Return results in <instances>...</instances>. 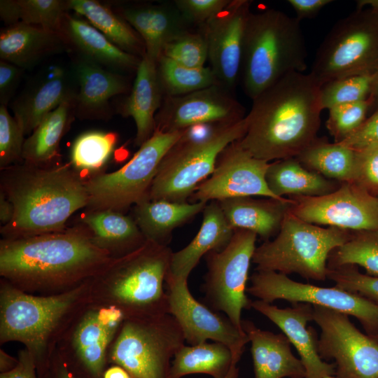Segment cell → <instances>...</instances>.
Returning <instances> with one entry per match:
<instances>
[{"label": "cell", "instance_id": "cell-57", "mask_svg": "<svg viewBox=\"0 0 378 378\" xmlns=\"http://www.w3.org/2000/svg\"><path fill=\"white\" fill-rule=\"evenodd\" d=\"M102 378H132V376L122 367L111 365L103 374Z\"/></svg>", "mask_w": 378, "mask_h": 378}, {"label": "cell", "instance_id": "cell-41", "mask_svg": "<svg viewBox=\"0 0 378 378\" xmlns=\"http://www.w3.org/2000/svg\"><path fill=\"white\" fill-rule=\"evenodd\" d=\"M374 75L346 77L323 85L320 89L322 110L368 99L371 94Z\"/></svg>", "mask_w": 378, "mask_h": 378}, {"label": "cell", "instance_id": "cell-45", "mask_svg": "<svg viewBox=\"0 0 378 378\" xmlns=\"http://www.w3.org/2000/svg\"><path fill=\"white\" fill-rule=\"evenodd\" d=\"M24 132L17 120L0 104V169L23 162Z\"/></svg>", "mask_w": 378, "mask_h": 378}, {"label": "cell", "instance_id": "cell-35", "mask_svg": "<svg viewBox=\"0 0 378 378\" xmlns=\"http://www.w3.org/2000/svg\"><path fill=\"white\" fill-rule=\"evenodd\" d=\"M67 5L122 50L141 58L144 56L145 46L140 36L106 6L94 0H69Z\"/></svg>", "mask_w": 378, "mask_h": 378}, {"label": "cell", "instance_id": "cell-10", "mask_svg": "<svg viewBox=\"0 0 378 378\" xmlns=\"http://www.w3.org/2000/svg\"><path fill=\"white\" fill-rule=\"evenodd\" d=\"M378 71V15L356 10L338 20L319 46L309 74L321 87Z\"/></svg>", "mask_w": 378, "mask_h": 378}, {"label": "cell", "instance_id": "cell-58", "mask_svg": "<svg viewBox=\"0 0 378 378\" xmlns=\"http://www.w3.org/2000/svg\"><path fill=\"white\" fill-rule=\"evenodd\" d=\"M370 109L372 113L378 109V71L374 74L372 88L370 97Z\"/></svg>", "mask_w": 378, "mask_h": 378}, {"label": "cell", "instance_id": "cell-27", "mask_svg": "<svg viewBox=\"0 0 378 378\" xmlns=\"http://www.w3.org/2000/svg\"><path fill=\"white\" fill-rule=\"evenodd\" d=\"M233 229L251 231L265 241L276 236L290 210L293 200L239 197L218 201Z\"/></svg>", "mask_w": 378, "mask_h": 378}, {"label": "cell", "instance_id": "cell-54", "mask_svg": "<svg viewBox=\"0 0 378 378\" xmlns=\"http://www.w3.org/2000/svg\"><path fill=\"white\" fill-rule=\"evenodd\" d=\"M0 16L8 26L20 22L18 0H1Z\"/></svg>", "mask_w": 378, "mask_h": 378}, {"label": "cell", "instance_id": "cell-44", "mask_svg": "<svg viewBox=\"0 0 378 378\" xmlns=\"http://www.w3.org/2000/svg\"><path fill=\"white\" fill-rule=\"evenodd\" d=\"M370 109L369 99L329 109L326 127L335 142H341L354 133L367 118Z\"/></svg>", "mask_w": 378, "mask_h": 378}, {"label": "cell", "instance_id": "cell-40", "mask_svg": "<svg viewBox=\"0 0 378 378\" xmlns=\"http://www.w3.org/2000/svg\"><path fill=\"white\" fill-rule=\"evenodd\" d=\"M346 265L360 266L367 274L378 276V230L352 232L344 244L330 253L328 267Z\"/></svg>", "mask_w": 378, "mask_h": 378}, {"label": "cell", "instance_id": "cell-61", "mask_svg": "<svg viewBox=\"0 0 378 378\" xmlns=\"http://www.w3.org/2000/svg\"><path fill=\"white\" fill-rule=\"evenodd\" d=\"M323 378H337L335 375H328L324 377Z\"/></svg>", "mask_w": 378, "mask_h": 378}, {"label": "cell", "instance_id": "cell-34", "mask_svg": "<svg viewBox=\"0 0 378 378\" xmlns=\"http://www.w3.org/2000/svg\"><path fill=\"white\" fill-rule=\"evenodd\" d=\"M75 98L62 102L25 139L22 150L24 162L36 166L58 162L61 139L75 115Z\"/></svg>", "mask_w": 378, "mask_h": 378}, {"label": "cell", "instance_id": "cell-62", "mask_svg": "<svg viewBox=\"0 0 378 378\" xmlns=\"http://www.w3.org/2000/svg\"><path fill=\"white\" fill-rule=\"evenodd\" d=\"M377 195L378 196V194Z\"/></svg>", "mask_w": 378, "mask_h": 378}, {"label": "cell", "instance_id": "cell-55", "mask_svg": "<svg viewBox=\"0 0 378 378\" xmlns=\"http://www.w3.org/2000/svg\"><path fill=\"white\" fill-rule=\"evenodd\" d=\"M14 207L10 200L0 191V224L1 227L6 226L13 219Z\"/></svg>", "mask_w": 378, "mask_h": 378}, {"label": "cell", "instance_id": "cell-18", "mask_svg": "<svg viewBox=\"0 0 378 378\" xmlns=\"http://www.w3.org/2000/svg\"><path fill=\"white\" fill-rule=\"evenodd\" d=\"M270 162L253 156L237 141L219 155L213 173L197 188L194 202L220 201L239 197H264L284 200L269 189L265 175Z\"/></svg>", "mask_w": 378, "mask_h": 378}, {"label": "cell", "instance_id": "cell-1", "mask_svg": "<svg viewBox=\"0 0 378 378\" xmlns=\"http://www.w3.org/2000/svg\"><path fill=\"white\" fill-rule=\"evenodd\" d=\"M113 258L83 224L62 231L0 240V276L34 295L69 290L91 279Z\"/></svg>", "mask_w": 378, "mask_h": 378}, {"label": "cell", "instance_id": "cell-37", "mask_svg": "<svg viewBox=\"0 0 378 378\" xmlns=\"http://www.w3.org/2000/svg\"><path fill=\"white\" fill-rule=\"evenodd\" d=\"M296 158L307 168L338 183L353 182L356 150L340 143L317 138Z\"/></svg>", "mask_w": 378, "mask_h": 378}, {"label": "cell", "instance_id": "cell-32", "mask_svg": "<svg viewBox=\"0 0 378 378\" xmlns=\"http://www.w3.org/2000/svg\"><path fill=\"white\" fill-rule=\"evenodd\" d=\"M76 94L64 69L55 67L44 81L15 102L14 118L24 134H31L50 113Z\"/></svg>", "mask_w": 378, "mask_h": 378}, {"label": "cell", "instance_id": "cell-20", "mask_svg": "<svg viewBox=\"0 0 378 378\" xmlns=\"http://www.w3.org/2000/svg\"><path fill=\"white\" fill-rule=\"evenodd\" d=\"M251 1L231 0L219 13L202 25L208 60L218 83L231 90L241 70L242 44Z\"/></svg>", "mask_w": 378, "mask_h": 378}, {"label": "cell", "instance_id": "cell-42", "mask_svg": "<svg viewBox=\"0 0 378 378\" xmlns=\"http://www.w3.org/2000/svg\"><path fill=\"white\" fill-rule=\"evenodd\" d=\"M20 22L59 32L68 8L67 1L18 0Z\"/></svg>", "mask_w": 378, "mask_h": 378}, {"label": "cell", "instance_id": "cell-5", "mask_svg": "<svg viewBox=\"0 0 378 378\" xmlns=\"http://www.w3.org/2000/svg\"><path fill=\"white\" fill-rule=\"evenodd\" d=\"M172 252L168 246L146 240L113 258L90 279V303L113 306L125 318L169 314L164 285Z\"/></svg>", "mask_w": 378, "mask_h": 378}, {"label": "cell", "instance_id": "cell-52", "mask_svg": "<svg viewBox=\"0 0 378 378\" xmlns=\"http://www.w3.org/2000/svg\"><path fill=\"white\" fill-rule=\"evenodd\" d=\"M332 2L331 0H288L296 13V18L300 21L305 18L315 17L326 5Z\"/></svg>", "mask_w": 378, "mask_h": 378}, {"label": "cell", "instance_id": "cell-36", "mask_svg": "<svg viewBox=\"0 0 378 378\" xmlns=\"http://www.w3.org/2000/svg\"><path fill=\"white\" fill-rule=\"evenodd\" d=\"M233 366L230 349L220 342L183 345L172 361L169 378L191 374H206L213 378H225Z\"/></svg>", "mask_w": 378, "mask_h": 378}, {"label": "cell", "instance_id": "cell-38", "mask_svg": "<svg viewBox=\"0 0 378 378\" xmlns=\"http://www.w3.org/2000/svg\"><path fill=\"white\" fill-rule=\"evenodd\" d=\"M118 134L113 132L88 131L74 141L70 151L71 167L84 180L101 174L114 151Z\"/></svg>", "mask_w": 378, "mask_h": 378}, {"label": "cell", "instance_id": "cell-59", "mask_svg": "<svg viewBox=\"0 0 378 378\" xmlns=\"http://www.w3.org/2000/svg\"><path fill=\"white\" fill-rule=\"evenodd\" d=\"M369 8L378 15V0H358L356 1V10Z\"/></svg>", "mask_w": 378, "mask_h": 378}, {"label": "cell", "instance_id": "cell-12", "mask_svg": "<svg viewBox=\"0 0 378 378\" xmlns=\"http://www.w3.org/2000/svg\"><path fill=\"white\" fill-rule=\"evenodd\" d=\"M256 239L254 232L235 229L225 247L205 255L207 272L202 284L205 301L214 311L224 313L243 332L242 310L251 308L252 301L246 293Z\"/></svg>", "mask_w": 378, "mask_h": 378}, {"label": "cell", "instance_id": "cell-56", "mask_svg": "<svg viewBox=\"0 0 378 378\" xmlns=\"http://www.w3.org/2000/svg\"><path fill=\"white\" fill-rule=\"evenodd\" d=\"M18 363V358L8 354L2 348L0 349V372L6 373L13 370Z\"/></svg>", "mask_w": 378, "mask_h": 378}, {"label": "cell", "instance_id": "cell-15", "mask_svg": "<svg viewBox=\"0 0 378 378\" xmlns=\"http://www.w3.org/2000/svg\"><path fill=\"white\" fill-rule=\"evenodd\" d=\"M349 316L313 305L312 321L321 329L318 353L334 361L337 378H378V340L360 331Z\"/></svg>", "mask_w": 378, "mask_h": 378}, {"label": "cell", "instance_id": "cell-39", "mask_svg": "<svg viewBox=\"0 0 378 378\" xmlns=\"http://www.w3.org/2000/svg\"><path fill=\"white\" fill-rule=\"evenodd\" d=\"M160 83L165 96H181L218 84L209 66L192 68L161 56L157 62Z\"/></svg>", "mask_w": 378, "mask_h": 378}, {"label": "cell", "instance_id": "cell-48", "mask_svg": "<svg viewBox=\"0 0 378 378\" xmlns=\"http://www.w3.org/2000/svg\"><path fill=\"white\" fill-rule=\"evenodd\" d=\"M231 0H176L174 4L188 24H204Z\"/></svg>", "mask_w": 378, "mask_h": 378}, {"label": "cell", "instance_id": "cell-6", "mask_svg": "<svg viewBox=\"0 0 378 378\" xmlns=\"http://www.w3.org/2000/svg\"><path fill=\"white\" fill-rule=\"evenodd\" d=\"M307 47L300 21L269 8L249 14L243 38L241 74L253 100L276 82L307 69Z\"/></svg>", "mask_w": 378, "mask_h": 378}, {"label": "cell", "instance_id": "cell-47", "mask_svg": "<svg viewBox=\"0 0 378 378\" xmlns=\"http://www.w3.org/2000/svg\"><path fill=\"white\" fill-rule=\"evenodd\" d=\"M353 182L374 195L378 194V144L356 150Z\"/></svg>", "mask_w": 378, "mask_h": 378}, {"label": "cell", "instance_id": "cell-29", "mask_svg": "<svg viewBox=\"0 0 378 378\" xmlns=\"http://www.w3.org/2000/svg\"><path fill=\"white\" fill-rule=\"evenodd\" d=\"M66 45L60 33L20 22L1 31L0 57L25 69Z\"/></svg>", "mask_w": 378, "mask_h": 378}, {"label": "cell", "instance_id": "cell-25", "mask_svg": "<svg viewBox=\"0 0 378 378\" xmlns=\"http://www.w3.org/2000/svg\"><path fill=\"white\" fill-rule=\"evenodd\" d=\"M202 213V222L195 237L183 248L172 252L167 278L188 280L202 257L210 251L223 249L231 240L234 230L218 201L209 202Z\"/></svg>", "mask_w": 378, "mask_h": 378}, {"label": "cell", "instance_id": "cell-17", "mask_svg": "<svg viewBox=\"0 0 378 378\" xmlns=\"http://www.w3.org/2000/svg\"><path fill=\"white\" fill-rule=\"evenodd\" d=\"M169 314L179 324L188 345H197L211 340L227 346L237 365L249 342L246 334L239 330L225 316L215 312L191 294L188 280L166 278Z\"/></svg>", "mask_w": 378, "mask_h": 378}, {"label": "cell", "instance_id": "cell-60", "mask_svg": "<svg viewBox=\"0 0 378 378\" xmlns=\"http://www.w3.org/2000/svg\"><path fill=\"white\" fill-rule=\"evenodd\" d=\"M239 377V368L237 366H233L230 369L228 374L225 378H238Z\"/></svg>", "mask_w": 378, "mask_h": 378}, {"label": "cell", "instance_id": "cell-51", "mask_svg": "<svg viewBox=\"0 0 378 378\" xmlns=\"http://www.w3.org/2000/svg\"><path fill=\"white\" fill-rule=\"evenodd\" d=\"M18 363L10 372L0 373V378H38L32 356L23 348L18 353Z\"/></svg>", "mask_w": 378, "mask_h": 378}, {"label": "cell", "instance_id": "cell-33", "mask_svg": "<svg viewBox=\"0 0 378 378\" xmlns=\"http://www.w3.org/2000/svg\"><path fill=\"white\" fill-rule=\"evenodd\" d=\"M265 180L270 191L280 198L326 195L341 184L308 169L296 158L270 162Z\"/></svg>", "mask_w": 378, "mask_h": 378}, {"label": "cell", "instance_id": "cell-16", "mask_svg": "<svg viewBox=\"0 0 378 378\" xmlns=\"http://www.w3.org/2000/svg\"><path fill=\"white\" fill-rule=\"evenodd\" d=\"M290 212L317 225L351 232L378 230V196L354 182L318 197L290 196Z\"/></svg>", "mask_w": 378, "mask_h": 378}, {"label": "cell", "instance_id": "cell-2", "mask_svg": "<svg viewBox=\"0 0 378 378\" xmlns=\"http://www.w3.org/2000/svg\"><path fill=\"white\" fill-rule=\"evenodd\" d=\"M321 85L309 73L294 72L264 90L246 115L247 128L237 141L267 162L296 158L317 138Z\"/></svg>", "mask_w": 378, "mask_h": 378}, {"label": "cell", "instance_id": "cell-13", "mask_svg": "<svg viewBox=\"0 0 378 378\" xmlns=\"http://www.w3.org/2000/svg\"><path fill=\"white\" fill-rule=\"evenodd\" d=\"M246 293L265 302L285 300L292 304L308 303L355 317L366 334L378 340V304L358 294L333 287L298 282L288 275L255 271Z\"/></svg>", "mask_w": 378, "mask_h": 378}, {"label": "cell", "instance_id": "cell-49", "mask_svg": "<svg viewBox=\"0 0 378 378\" xmlns=\"http://www.w3.org/2000/svg\"><path fill=\"white\" fill-rule=\"evenodd\" d=\"M339 143L355 150L378 144V109L367 118L354 133Z\"/></svg>", "mask_w": 378, "mask_h": 378}, {"label": "cell", "instance_id": "cell-22", "mask_svg": "<svg viewBox=\"0 0 378 378\" xmlns=\"http://www.w3.org/2000/svg\"><path fill=\"white\" fill-rule=\"evenodd\" d=\"M74 70L78 84L75 115L82 120L109 119V100L129 90L126 78L83 57L76 60Z\"/></svg>", "mask_w": 378, "mask_h": 378}, {"label": "cell", "instance_id": "cell-19", "mask_svg": "<svg viewBox=\"0 0 378 378\" xmlns=\"http://www.w3.org/2000/svg\"><path fill=\"white\" fill-rule=\"evenodd\" d=\"M244 108L230 90L219 84L181 96H165L155 115V130L183 132L200 125L237 122Z\"/></svg>", "mask_w": 378, "mask_h": 378}, {"label": "cell", "instance_id": "cell-11", "mask_svg": "<svg viewBox=\"0 0 378 378\" xmlns=\"http://www.w3.org/2000/svg\"><path fill=\"white\" fill-rule=\"evenodd\" d=\"M186 131L164 132L155 130L122 167L86 179L88 210L111 209L123 213L132 206L148 200L151 184L162 158Z\"/></svg>", "mask_w": 378, "mask_h": 378}, {"label": "cell", "instance_id": "cell-28", "mask_svg": "<svg viewBox=\"0 0 378 378\" xmlns=\"http://www.w3.org/2000/svg\"><path fill=\"white\" fill-rule=\"evenodd\" d=\"M136 71L130 94L120 104L119 111L122 115L133 118L136 129L134 143L141 146L155 130V113L162 103L163 92L157 62L144 55Z\"/></svg>", "mask_w": 378, "mask_h": 378}, {"label": "cell", "instance_id": "cell-50", "mask_svg": "<svg viewBox=\"0 0 378 378\" xmlns=\"http://www.w3.org/2000/svg\"><path fill=\"white\" fill-rule=\"evenodd\" d=\"M24 69L0 60V103L6 106L13 95Z\"/></svg>", "mask_w": 378, "mask_h": 378}, {"label": "cell", "instance_id": "cell-3", "mask_svg": "<svg viewBox=\"0 0 378 378\" xmlns=\"http://www.w3.org/2000/svg\"><path fill=\"white\" fill-rule=\"evenodd\" d=\"M0 191L14 207L12 220L0 227L2 238L62 231L88 202L85 181L69 164L36 166L24 162L1 169Z\"/></svg>", "mask_w": 378, "mask_h": 378}, {"label": "cell", "instance_id": "cell-4", "mask_svg": "<svg viewBox=\"0 0 378 378\" xmlns=\"http://www.w3.org/2000/svg\"><path fill=\"white\" fill-rule=\"evenodd\" d=\"M90 303V279L63 293H25L0 279V345L18 342L32 356L43 378L57 346L69 326Z\"/></svg>", "mask_w": 378, "mask_h": 378}, {"label": "cell", "instance_id": "cell-24", "mask_svg": "<svg viewBox=\"0 0 378 378\" xmlns=\"http://www.w3.org/2000/svg\"><path fill=\"white\" fill-rule=\"evenodd\" d=\"M241 326L251 342L255 378H305L304 365L284 333L261 330L249 320H242Z\"/></svg>", "mask_w": 378, "mask_h": 378}, {"label": "cell", "instance_id": "cell-43", "mask_svg": "<svg viewBox=\"0 0 378 378\" xmlns=\"http://www.w3.org/2000/svg\"><path fill=\"white\" fill-rule=\"evenodd\" d=\"M162 55L188 67L204 66L208 49L202 31H183L165 46Z\"/></svg>", "mask_w": 378, "mask_h": 378}, {"label": "cell", "instance_id": "cell-23", "mask_svg": "<svg viewBox=\"0 0 378 378\" xmlns=\"http://www.w3.org/2000/svg\"><path fill=\"white\" fill-rule=\"evenodd\" d=\"M120 15L137 32L145 46V55L157 62L165 46L188 30L174 4H136L126 7Z\"/></svg>", "mask_w": 378, "mask_h": 378}, {"label": "cell", "instance_id": "cell-53", "mask_svg": "<svg viewBox=\"0 0 378 378\" xmlns=\"http://www.w3.org/2000/svg\"><path fill=\"white\" fill-rule=\"evenodd\" d=\"M43 378H80L67 365L65 360L55 350Z\"/></svg>", "mask_w": 378, "mask_h": 378}, {"label": "cell", "instance_id": "cell-9", "mask_svg": "<svg viewBox=\"0 0 378 378\" xmlns=\"http://www.w3.org/2000/svg\"><path fill=\"white\" fill-rule=\"evenodd\" d=\"M182 330L170 314L125 318L108 352V363L132 378H169L172 358L185 345Z\"/></svg>", "mask_w": 378, "mask_h": 378}, {"label": "cell", "instance_id": "cell-7", "mask_svg": "<svg viewBox=\"0 0 378 378\" xmlns=\"http://www.w3.org/2000/svg\"><path fill=\"white\" fill-rule=\"evenodd\" d=\"M351 232L309 223L289 210L274 239L256 246L252 262L256 271L295 273L306 279L324 281L330 253L344 244Z\"/></svg>", "mask_w": 378, "mask_h": 378}, {"label": "cell", "instance_id": "cell-21", "mask_svg": "<svg viewBox=\"0 0 378 378\" xmlns=\"http://www.w3.org/2000/svg\"><path fill=\"white\" fill-rule=\"evenodd\" d=\"M251 308L278 326L296 349L306 372L305 378H323L335 375V365L323 360L317 350L318 336L314 329L307 327L312 321L313 305L293 303L284 309L257 300L251 302Z\"/></svg>", "mask_w": 378, "mask_h": 378}, {"label": "cell", "instance_id": "cell-46", "mask_svg": "<svg viewBox=\"0 0 378 378\" xmlns=\"http://www.w3.org/2000/svg\"><path fill=\"white\" fill-rule=\"evenodd\" d=\"M327 278L335 286L378 304V276L361 273L357 266L346 265L328 267Z\"/></svg>", "mask_w": 378, "mask_h": 378}, {"label": "cell", "instance_id": "cell-14", "mask_svg": "<svg viewBox=\"0 0 378 378\" xmlns=\"http://www.w3.org/2000/svg\"><path fill=\"white\" fill-rule=\"evenodd\" d=\"M125 318L113 306L90 303L69 326L56 350L80 378H102L109 347Z\"/></svg>", "mask_w": 378, "mask_h": 378}, {"label": "cell", "instance_id": "cell-26", "mask_svg": "<svg viewBox=\"0 0 378 378\" xmlns=\"http://www.w3.org/2000/svg\"><path fill=\"white\" fill-rule=\"evenodd\" d=\"M60 34L83 57L109 70H136L141 58L127 52L83 18L64 16Z\"/></svg>", "mask_w": 378, "mask_h": 378}, {"label": "cell", "instance_id": "cell-30", "mask_svg": "<svg viewBox=\"0 0 378 378\" xmlns=\"http://www.w3.org/2000/svg\"><path fill=\"white\" fill-rule=\"evenodd\" d=\"M206 204L146 200L133 206L132 217L146 240L167 246L173 230L203 211Z\"/></svg>", "mask_w": 378, "mask_h": 378}, {"label": "cell", "instance_id": "cell-8", "mask_svg": "<svg viewBox=\"0 0 378 378\" xmlns=\"http://www.w3.org/2000/svg\"><path fill=\"white\" fill-rule=\"evenodd\" d=\"M246 116L241 120L215 125L201 138L188 133L162 158L151 184L148 200L186 202L213 173L220 153L244 136Z\"/></svg>", "mask_w": 378, "mask_h": 378}, {"label": "cell", "instance_id": "cell-31", "mask_svg": "<svg viewBox=\"0 0 378 378\" xmlns=\"http://www.w3.org/2000/svg\"><path fill=\"white\" fill-rule=\"evenodd\" d=\"M82 223L93 242L113 258L130 253L146 241L132 217L120 211L87 210Z\"/></svg>", "mask_w": 378, "mask_h": 378}]
</instances>
